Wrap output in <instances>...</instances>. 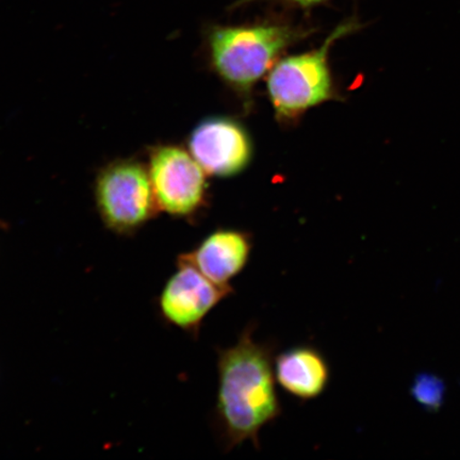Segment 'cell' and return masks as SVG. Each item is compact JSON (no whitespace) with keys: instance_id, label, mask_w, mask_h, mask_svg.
Returning a JSON list of instances; mask_svg holds the SVG:
<instances>
[{"instance_id":"6da1fadb","label":"cell","mask_w":460,"mask_h":460,"mask_svg":"<svg viewBox=\"0 0 460 460\" xmlns=\"http://www.w3.org/2000/svg\"><path fill=\"white\" fill-rule=\"evenodd\" d=\"M255 323L238 341L217 349V389L214 427L223 451L251 442L261 448V431L283 413L275 378L276 345L254 338Z\"/></svg>"},{"instance_id":"7a4b0ae2","label":"cell","mask_w":460,"mask_h":460,"mask_svg":"<svg viewBox=\"0 0 460 460\" xmlns=\"http://www.w3.org/2000/svg\"><path fill=\"white\" fill-rule=\"evenodd\" d=\"M309 33L306 29L287 22L266 21L247 25L212 26L207 40L216 72L239 93L250 95L281 53Z\"/></svg>"},{"instance_id":"3957f363","label":"cell","mask_w":460,"mask_h":460,"mask_svg":"<svg viewBox=\"0 0 460 460\" xmlns=\"http://www.w3.org/2000/svg\"><path fill=\"white\" fill-rule=\"evenodd\" d=\"M362 27L356 17H350L333 29L319 49L275 63L268 77V93L279 119H296L335 97L329 63L331 48Z\"/></svg>"},{"instance_id":"277c9868","label":"cell","mask_w":460,"mask_h":460,"mask_svg":"<svg viewBox=\"0 0 460 460\" xmlns=\"http://www.w3.org/2000/svg\"><path fill=\"white\" fill-rule=\"evenodd\" d=\"M94 197L103 226L119 235L137 234L159 211L147 165L135 159H118L102 166Z\"/></svg>"},{"instance_id":"5b68a950","label":"cell","mask_w":460,"mask_h":460,"mask_svg":"<svg viewBox=\"0 0 460 460\" xmlns=\"http://www.w3.org/2000/svg\"><path fill=\"white\" fill-rule=\"evenodd\" d=\"M234 292V287L217 285L177 259L175 272L157 297V312L164 324L197 341L207 316Z\"/></svg>"},{"instance_id":"8992f818","label":"cell","mask_w":460,"mask_h":460,"mask_svg":"<svg viewBox=\"0 0 460 460\" xmlns=\"http://www.w3.org/2000/svg\"><path fill=\"white\" fill-rule=\"evenodd\" d=\"M146 165L159 210L175 217L197 214L207 185L205 171L191 153L171 144L154 146Z\"/></svg>"},{"instance_id":"52a82bcc","label":"cell","mask_w":460,"mask_h":460,"mask_svg":"<svg viewBox=\"0 0 460 460\" xmlns=\"http://www.w3.org/2000/svg\"><path fill=\"white\" fill-rule=\"evenodd\" d=\"M189 149L206 172L218 177L243 171L252 154L246 130L226 118L207 119L199 123L190 135Z\"/></svg>"},{"instance_id":"ba28073f","label":"cell","mask_w":460,"mask_h":460,"mask_svg":"<svg viewBox=\"0 0 460 460\" xmlns=\"http://www.w3.org/2000/svg\"><path fill=\"white\" fill-rule=\"evenodd\" d=\"M252 251L249 234L239 229L220 228L177 259L191 264L214 283L233 287V280L249 266Z\"/></svg>"},{"instance_id":"9c48e42d","label":"cell","mask_w":460,"mask_h":460,"mask_svg":"<svg viewBox=\"0 0 460 460\" xmlns=\"http://www.w3.org/2000/svg\"><path fill=\"white\" fill-rule=\"evenodd\" d=\"M274 371L279 386L302 402L320 398L331 383L329 361L319 349L309 344L296 345L276 354Z\"/></svg>"},{"instance_id":"30bf717a","label":"cell","mask_w":460,"mask_h":460,"mask_svg":"<svg viewBox=\"0 0 460 460\" xmlns=\"http://www.w3.org/2000/svg\"><path fill=\"white\" fill-rule=\"evenodd\" d=\"M411 394L427 410H437L445 399V384L439 377L422 374L413 383Z\"/></svg>"},{"instance_id":"8fae6325","label":"cell","mask_w":460,"mask_h":460,"mask_svg":"<svg viewBox=\"0 0 460 460\" xmlns=\"http://www.w3.org/2000/svg\"><path fill=\"white\" fill-rule=\"evenodd\" d=\"M258 2H274L292 5V7H296L303 10H309L316 7V5L332 2V0H237V2L233 4V8H240L243 7V5Z\"/></svg>"}]
</instances>
